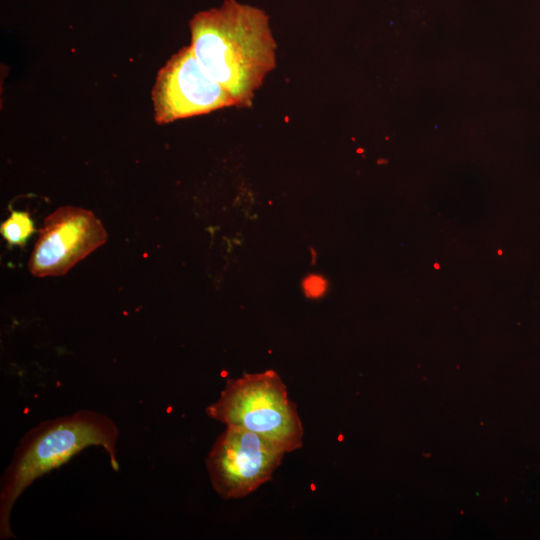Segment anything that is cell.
Masks as SVG:
<instances>
[{
	"label": "cell",
	"instance_id": "52a82bcc",
	"mask_svg": "<svg viewBox=\"0 0 540 540\" xmlns=\"http://www.w3.org/2000/svg\"><path fill=\"white\" fill-rule=\"evenodd\" d=\"M0 232L10 246H24L35 232V226L28 212L12 210L1 223Z\"/></svg>",
	"mask_w": 540,
	"mask_h": 540
},
{
	"label": "cell",
	"instance_id": "8992f818",
	"mask_svg": "<svg viewBox=\"0 0 540 540\" xmlns=\"http://www.w3.org/2000/svg\"><path fill=\"white\" fill-rule=\"evenodd\" d=\"M102 222L87 209L62 206L40 229L28 270L36 277L61 276L107 241Z\"/></svg>",
	"mask_w": 540,
	"mask_h": 540
},
{
	"label": "cell",
	"instance_id": "7a4b0ae2",
	"mask_svg": "<svg viewBox=\"0 0 540 540\" xmlns=\"http://www.w3.org/2000/svg\"><path fill=\"white\" fill-rule=\"evenodd\" d=\"M114 421L102 413L79 410L41 422L16 446L0 481V538H13L10 516L16 500L39 477L63 465L90 446L101 447L113 470H119Z\"/></svg>",
	"mask_w": 540,
	"mask_h": 540
},
{
	"label": "cell",
	"instance_id": "5b68a950",
	"mask_svg": "<svg viewBox=\"0 0 540 540\" xmlns=\"http://www.w3.org/2000/svg\"><path fill=\"white\" fill-rule=\"evenodd\" d=\"M152 102L158 124L235 106L231 95L203 69L190 45L177 51L159 70Z\"/></svg>",
	"mask_w": 540,
	"mask_h": 540
},
{
	"label": "cell",
	"instance_id": "ba28073f",
	"mask_svg": "<svg viewBox=\"0 0 540 540\" xmlns=\"http://www.w3.org/2000/svg\"><path fill=\"white\" fill-rule=\"evenodd\" d=\"M301 289L306 298L318 300L327 294L329 281L321 274L310 273L302 279Z\"/></svg>",
	"mask_w": 540,
	"mask_h": 540
},
{
	"label": "cell",
	"instance_id": "6da1fadb",
	"mask_svg": "<svg viewBox=\"0 0 540 540\" xmlns=\"http://www.w3.org/2000/svg\"><path fill=\"white\" fill-rule=\"evenodd\" d=\"M192 51L203 69L233 98L250 107L276 66V42L268 15L255 6L225 0L189 21Z\"/></svg>",
	"mask_w": 540,
	"mask_h": 540
},
{
	"label": "cell",
	"instance_id": "277c9868",
	"mask_svg": "<svg viewBox=\"0 0 540 540\" xmlns=\"http://www.w3.org/2000/svg\"><path fill=\"white\" fill-rule=\"evenodd\" d=\"M287 454L275 443L237 426H226L209 450L205 466L214 491L241 499L270 481Z\"/></svg>",
	"mask_w": 540,
	"mask_h": 540
},
{
	"label": "cell",
	"instance_id": "9c48e42d",
	"mask_svg": "<svg viewBox=\"0 0 540 540\" xmlns=\"http://www.w3.org/2000/svg\"><path fill=\"white\" fill-rule=\"evenodd\" d=\"M309 250L311 252V264L314 265L317 261V253L312 247H310Z\"/></svg>",
	"mask_w": 540,
	"mask_h": 540
},
{
	"label": "cell",
	"instance_id": "3957f363",
	"mask_svg": "<svg viewBox=\"0 0 540 540\" xmlns=\"http://www.w3.org/2000/svg\"><path fill=\"white\" fill-rule=\"evenodd\" d=\"M208 417L268 439L286 453L303 446V425L296 404L274 370L229 379L219 397L206 407Z\"/></svg>",
	"mask_w": 540,
	"mask_h": 540
}]
</instances>
